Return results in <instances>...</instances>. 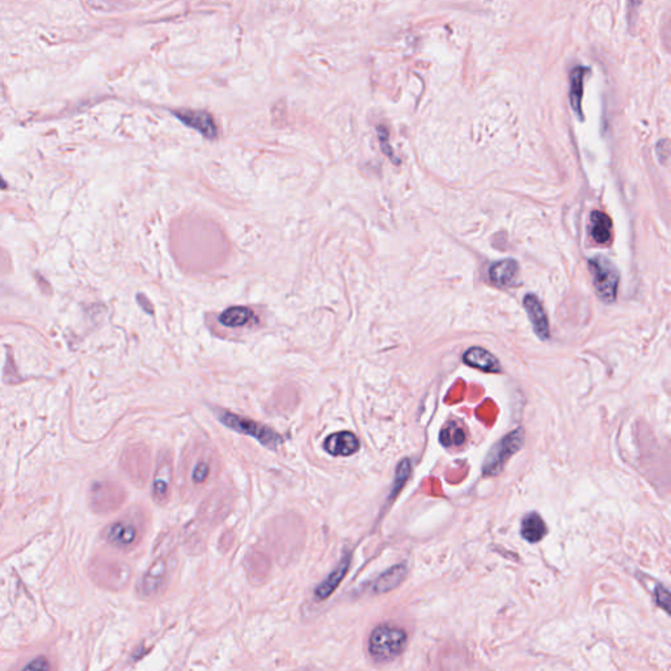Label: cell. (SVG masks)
<instances>
[{
  "instance_id": "6da1fadb",
  "label": "cell",
  "mask_w": 671,
  "mask_h": 671,
  "mask_svg": "<svg viewBox=\"0 0 671 671\" xmlns=\"http://www.w3.org/2000/svg\"><path fill=\"white\" fill-rule=\"evenodd\" d=\"M406 634L401 628L385 624L377 627L368 640V652L377 661H391L404 651Z\"/></svg>"
},
{
  "instance_id": "7a4b0ae2",
  "label": "cell",
  "mask_w": 671,
  "mask_h": 671,
  "mask_svg": "<svg viewBox=\"0 0 671 671\" xmlns=\"http://www.w3.org/2000/svg\"><path fill=\"white\" fill-rule=\"evenodd\" d=\"M218 417H219V421L227 428H230L235 432L253 437L267 447L276 449L279 443H282V437L279 434H277L272 429L264 426L262 423H256L250 418L243 417L239 414L231 413V412H221L218 414Z\"/></svg>"
},
{
  "instance_id": "3957f363",
  "label": "cell",
  "mask_w": 671,
  "mask_h": 671,
  "mask_svg": "<svg viewBox=\"0 0 671 671\" xmlns=\"http://www.w3.org/2000/svg\"><path fill=\"white\" fill-rule=\"evenodd\" d=\"M588 265L598 296L607 303L614 302L619 286V272L615 265L603 256L591 258L588 261Z\"/></svg>"
},
{
  "instance_id": "277c9868",
  "label": "cell",
  "mask_w": 671,
  "mask_h": 671,
  "mask_svg": "<svg viewBox=\"0 0 671 671\" xmlns=\"http://www.w3.org/2000/svg\"><path fill=\"white\" fill-rule=\"evenodd\" d=\"M524 432L522 429H518L515 432L510 433L506 435L504 440L497 443L496 446L492 449L490 454L488 455L485 464H484V473L485 475H497L509 459L516 450L521 449L524 443Z\"/></svg>"
},
{
  "instance_id": "5b68a950",
  "label": "cell",
  "mask_w": 671,
  "mask_h": 671,
  "mask_svg": "<svg viewBox=\"0 0 671 671\" xmlns=\"http://www.w3.org/2000/svg\"><path fill=\"white\" fill-rule=\"evenodd\" d=\"M174 114L184 125L197 130L205 138L215 139L218 137V129L210 113L193 109H180L174 111Z\"/></svg>"
},
{
  "instance_id": "8992f818",
  "label": "cell",
  "mask_w": 671,
  "mask_h": 671,
  "mask_svg": "<svg viewBox=\"0 0 671 671\" xmlns=\"http://www.w3.org/2000/svg\"><path fill=\"white\" fill-rule=\"evenodd\" d=\"M524 306L536 336L540 340H547L550 337V322L539 299L535 295L527 294L524 296Z\"/></svg>"
},
{
  "instance_id": "52a82bcc",
  "label": "cell",
  "mask_w": 671,
  "mask_h": 671,
  "mask_svg": "<svg viewBox=\"0 0 671 671\" xmlns=\"http://www.w3.org/2000/svg\"><path fill=\"white\" fill-rule=\"evenodd\" d=\"M324 449L333 457H349L359 450L358 438L351 432L334 433L324 442Z\"/></svg>"
},
{
  "instance_id": "ba28073f",
  "label": "cell",
  "mask_w": 671,
  "mask_h": 671,
  "mask_svg": "<svg viewBox=\"0 0 671 671\" xmlns=\"http://www.w3.org/2000/svg\"><path fill=\"white\" fill-rule=\"evenodd\" d=\"M519 274V265L513 258H506L495 262L489 269L490 279L498 286H514Z\"/></svg>"
},
{
  "instance_id": "9c48e42d",
  "label": "cell",
  "mask_w": 671,
  "mask_h": 671,
  "mask_svg": "<svg viewBox=\"0 0 671 671\" xmlns=\"http://www.w3.org/2000/svg\"><path fill=\"white\" fill-rule=\"evenodd\" d=\"M463 359L469 366L487 371V373L501 371L498 359L492 353H489L488 350L478 348V346L467 350L463 356Z\"/></svg>"
},
{
  "instance_id": "30bf717a",
  "label": "cell",
  "mask_w": 671,
  "mask_h": 671,
  "mask_svg": "<svg viewBox=\"0 0 671 671\" xmlns=\"http://www.w3.org/2000/svg\"><path fill=\"white\" fill-rule=\"evenodd\" d=\"M166 562L162 559H159L151 565V568L145 574V577L140 582V586H139L140 593L145 597H151V596L157 594L159 588H162V585H163V581L166 579Z\"/></svg>"
},
{
  "instance_id": "8fae6325",
  "label": "cell",
  "mask_w": 671,
  "mask_h": 671,
  "mask_svg": "<svg viewBox=\"0 0 671 671\" xmlns=\"http://www.w3.org/2000/svg\"><path fill=\"white\" fill-rule=\"evenodd\" d=\"M350 565V556L348 555L344 560L341 561L340 565L336 569L332 572L328 576V579H324L322 584L315 590V597L319 600H325L327 598L334 593V590L339 588L341 581L346 576Z\"/></svg>"
},
{
  "instance_id": "7c38bea8",
  "label": "cell",
  "mask_w": 671,
  "mask_h": 671,
  "mask_svg": "<svg viewBox=\"0 0 671 671\" xmlns=\"http://www.w3.org/2000/svg\"><path fill=\"white\" fill-rule=\"evenodd\" d=\"M588 73L586 67L577 66L570 75V104L574 113L581 120H584L582 114V96H584V79Z\"/></svg>"
},
{
  "instance_id": "4fadbf2b",
  "label": "cell",
  "mask_w": 671,
  "mask_h": 671,
  "mask_svg": "<svg viewBox=\"0 0 671 671\" xmlns=\"http://www.w3.org/2000/svg\"><path fill=\"white\" fill-rule=\"evenodd\" d=\"M612 221L602 212H593L590 217V234L598 244H606L611 239Z\"/></svg>"
},
{
  "instance_id": "5bb4252c",
  "label": "cell",
  "mask_w": 671,
  "mask_h": 671,
  "mask_svg": "<svg viewBox=\"0 0 671 671\" xmlns=\"http://www.w3.org/2000/svg\"><path fill=\"white\" fill-rule=\"evenodd\" d=\"M137 538V530L133 524L126 522H117L107 531V540L116 547L125 548L131 545Z\"/></svg>"
},
{
  "instance_id": "9a60e30c",
  "label": "cell",
  "mask_w": 671,
  "mask_h": 671,
  "mask_svg": "<svg viewBox=\"0 0 671 671\" xmlns=\"http://www.w3.org/2000/svg\"><path fill=\"white\" fill-rule=\"evenodd\" d=\"M521 533L527 542L538 543L542 540L547 533V527L542 516L536 513L526 515L522 521Z\"/></svg>"
},
{
  "instance_id": "2e32d148",
  "label": "cell",
  "mask_w": 671,
  "mask_h": 671,
  "mask_svg": "<svg viewBox=\"0 0 671 671\" xmlns=\"http://www.w3.org/2000/svg\"><path fill=\"white\" fill-rule=\"evenodd\" d=\"M405 573H406V569H405L404 565H396L394 568L387 570L385 574H382L374 582L373 591L375 594H383V593H387V591L395 588L404 579Z\"/></svg>"
},
{
  "instance_id": "e0dca14e",
  "label": "cell",
  "mask_w": 671,
  "mask_h": 671,
  "mask_svg": "<svg viewBox=\"0 0 671 671\" xmlns=\"http://www.w3.org/2000/svg\"><path fill=\"white\" fill-rule=\"evenodd\" d=\"M253 316H255V313L248 307H243V306L230 307V308H227L226 311L221 313L219 322L222 325L229 327V328H238V327H243L247 322H250L253 319Z\"/></svg>"
},
{
  "instance_id": "ac0fdd59",
  "label": "cell",
  "mask_w": 671,
  "mask_h": 671,
  "mask_svg": "<svg viewBox=\"0 0 671 671\" xmlns=\"http://www.w3.org/2000/svg\"><path fill=\"white\" fill-rule=\"evenodd\" d=\"M169 480H171V467L168 463H164L157 469V476L154 480V497L157 501H163L168 496V489H169Z\"/></svg>"
},
{
  "instance_id": "d6986e66",
  "label": "cell",
  "mask_w": 671,
  "mask_h": 671,
  "mask_svg": "<svg viewBox=\"0 0 671 671\" xmlns=\"http://www.w3.org/2000/svg\"><path fill=\"white\" fill-rule=\"evenodd\" d=\"M440 440L445 447H458L466 441V433L458 423H447L442 430Z\"/></svg>"
},
{
  "instance_id": "ffe728a7",
  "label": "cell",
  "mask_w": 671,
  "mask_h": 671,
  "mask_svg": "<svg viewBox=\"0 0 671 671\" xmlns=\"http://www.w3.org/2000/svg\"><path fill=\"white\" fill-rule=\"evenodd\" d=\"M409 475H411V461L408 459L403 460L400 463V466L397 467L395 487L392 489V497H395L400 492V489L404 485L405 481L409 478Z\"/></svg>"
},
{
  "instance_id": "44dd1931",
  "label": "cell",
  "mask_w": 671,
  "mask_h": 671,
  "mask_svg": "<svg viewBox=\"0 0 671 671\" xmlns=\"http://www.w3.org/2000/svg\"><path fill=\"white\" fill-rule=\"evenodd\" d=\"M377 135H379V140H380V146H382L383 152H385L387 157H389L391 160L396 162V164H397L399 160L396 159L395 155H394V151H392V148H391L389 143H388V130H387L385 126H379V128H377Z\"/></svg>"
},
{
  "instance_id": "7402d4cb",
  "label": "cell",
  "mask_w": 671,
  "mask_h": 671,
  "mask_svg": "<svg viewBox=\"0 0 671 671\" xmlns=\"http://www.w3.org/2000/svg\"><path fill=\"white\" fill-rule=\"evenodd\" d=\"M209 466L205 464V463H200L195 466V469L193 471V481L197 483V484H201L203 483L207 476H209Z\"/></svg>"
},
{
  "instance_id": "603a6c76",
  "label": "cell",
  "mask_w": 671,
  "mask_h": 671,
  "mask_svg": "<svg viewBox=\"0 0 671 671\" xmlns=\"http://www.w3.org/2000/svg\"><path fill=\"white\" fill-rule=\"evenodd\" d=\"M662 594H663V596H661L660 590L657 588V600H658V605L663 607V610L669 611V608H670V594H669V591L665 588L662 590Z\"/></svg>"
},
{
  "instance_id": "cb8c5ba5",
  "label": "cell",
  "mask_w": 671,
  "mask_h": 671,
  "mask_svg": "<svg viewBox=\"0 0 671 671\" xmlns=\"http://www.w3.org/2000/svg\"><path fill=\"white\" fill-rule=\"evenodd\" d=\"M27 669H32V670H47V669H50V666H49V663H47V658H36L32 663H29L28 666H27Z\"/></svg>"
},
{
  "instance_id": "d4e9b609",
  "label": "cell",
  "mask_w": 671,
  "mask_h": 671,
  "mask_svg": "<svg viewBox=\"0 0 671 671\" xmlns=\"http://www.w3.org/2000/svg\"><path fill=\"white\" fill-rule=\"evenodd\" d=\"M643 0H629V12L634 13L641 6Z\"/></svg>"
},
{
  "instance_id": "484cf974",
  "label": "cell",
  "mask_w": 671,
  "mask_h": 671,
  "mask_svg": "<svg viewBox=\"0 0 671 671\" xmlns=\"http://www.w3.org/2000/svg\"><path fill=\"white\" fill-rule=\"evenodd\" d=\"M6 186H7V185H6V181H4V180H3V177L0 176V188L3 189V188H6Z\"/></svg>"
}]
</instances>
